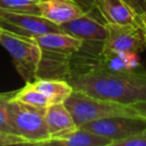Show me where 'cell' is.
I'll return each mask as SVG.
<instances>
[{
  "instance_id": "9a60e30c",
  "label": "cell",
  "mask_w": 146,
  "mask_h": 146,
  "mask_svg": "<svg viewBox=\"0 0 146 146\" xmlns=\"http://www.w3.org/2000/svg\"><path fill=\"white\" fill-rule=\"evenodd\" d=\"M101 65L114 71L133 70L142 67L138 53L128 51L104 54Z\"/></svg>"
},
{
  "instance_id": "7c38bea8",
  "label": "cell",
  "mask_w": 146,
  "mask_h": 146,
  "mask_svg": "<svg viewBox=\"0 0 146 146\" xmlns=\"http://www.w3.org/2000/svg\"><path fill=\"white\" fill-rule=\"evenodd\" d=\"M34 38L44 50L66 55L77 52L84 42L65 32H48Z\"/></svg>"
},
{
  "instance_id": "44dd1931",
  "label": "cell",
  "mask_w": 146,
  "mask_h": 146,
  "mask_svg": "<svg viewBox=\"0 0 146 146\" xmlns=\"http://www.w3.org/2000/svg\"><path fill=\"white\" fill-rule=\"evenodd\" d=\"M134 108V110L136 111V113L138 114V116L146 118V100L145 101H141L135 103L133 105H131Z\"/></svg>"
},
{
  "instance_id": "ba28073f",
  "label": "cell",
  "mask_w": 146,
  "mask_h": 146,
  "mask_svg": "<svg viewBox=\"0 0 146 146\" xmlns=\"http://www.w3.org/2000/svg\"><path fill=\"white\" fill-rule=\"evenodd\" d=\"M60 27L63 32L84 41L104 42L107 36L106 22L96 7L82 16L63 23Z\"/></svg>"
},
{
  "instance_id": "83f0119b",
  "label": "cell",
  "mask_w": 146,
  "mask_h": 146,
  "mask_svg": "<svg viewBox=\"0 0 146 146\" xmlns=\"http://www.w3.org/2000/svg\"><path fill=\"white\" fill-rule=\"evenodd\" d=\"M142 2H143V0H142ZM142 6H143V5H142Z\"/></svg>"
},
{
  "instance_id": "5b68a950",
  "label": "cell",
  "mask_w": 146,
  "mask_h": 146,
  "mask_svg": "<svg viewBox=\"0 0 146 146\" xmlns=\"http://www.w3.org/2000/svg\"><path fill=\"white\" fill-rule=\"evenodd\" d=\"M115 142L133 137L146 128V118L141 116H114L85 123L79 126Z\"/></svg>"
},
{
  "instance_id": "4316f807",
  "label": "cell",
  "mask_w": 146,
  "mask_h": 146,
  "mask_svg": "<svg viewBox=\"0 0 146 146\" xmlns=\"http://www.w3.org/2000/svg\"><path fill=\"white\" fill-rule=\"evenodd\" d=\"M2 31H3V28L1 27V25H0V35H1V33H2Z\"/></svg>"
},
{
  "instance_id": "7a4b0ae2",
  "label": "cell",
  "mask_w": 146,
  "mask_h": 146,
  "mask_svg": "<svg viewBox=\"0 0 146 146\" xmlns=\"http://www.w3.org/2000/svg\"><path fill=\"white\" fill-rule=\"evenodd\" d=\"M0 44L10 54L15 69L26 83L39 78H63L66 59L63 54L44 50L33 37L22 36L3 29Z\"/></svg>"
},
{
  "instance_id": "4fadbf2b",
  "label": "cell",
  "mask_w": 146,
  "mask_h": 146,
  "mask_svg": "<svg viewBox=\"0 0 146 146\" xmlns=\"http://www.w3.org/2000/svg\"><path fill=\"white\" fill-rule=\"evenodd\" d=\"M43 145L54 146H111L112 140L84 128L76 130L59 138L49 139Z\"/></svg>"
},
{
  "instance_id": "ffe728a7",
  "label": "cell",
  "mask_w": 146,
  "mask_h": 146,
  "mask_svg": "<svg viewBox=\"0 0 146 146\" xmlns=\"http://www.w3.org/2000/svg\"><path fill=\"white\" fill-rule=\"evenodd\" d=\"M17 144H28V142L18 135L0 131V146L17 145Z\"/></svg>"
},
{
  "instance_id": "9c48e42d",
  "label": "cell",
  "mask_w": 146,
  "mask_h": 146,
  "mask_svg": "<svg viewBox=\"0 0 146 146\" xmlns=\"http://www.w3.org/2000/svg\"><path fill=\"white\" fill-rule=\"evenodd\" d=\"M95 7L106 23L146 27V16L126 0H95Z\"/></svg>"
},
{
  "instance_id": "30bf717a",
  "label": "cell",
  "mask_w": 146,
  "mask_h": 146,
  "mask_svg": "<svg viewBox=\"0 0 146 146\" xmlns=\"http://www.w3.org/2000/svg\"><path fill=\"white\" fill-rule=\"evenodd\" d=\"M40 15L60 26L86 12L74 0H44L38 2Z\"/></svg>"
},
{
  "instance_id": "cb8c5ba5",
  "label": "cell",
  "mask_w": 146,
  "mask_h": 146,
  "mask_svg": "<svg viewBox=\"0 0 146 146\" xmlns=\"http://www.w3.org/2000/svg\"><path fill=\"white\" fill-rule=\"evenodd\" d=\"M142 5H143V11H144V14L146 16V0H143V2H142Z\"/></svg>"
},
{
  "instance_id": "52a82bcc",
  "label": "cell",
  "mask_w": 146,
  "mask_h": 146,
  "mask_svg": "<svg viewBox=\"0 0 146 146\" xmlns=\"http://www.w3.org/2000/svg\"><path fill=\"white\" fill-rule=\"evenodd\" d=\"M0 25L3 29L27 37H37L48 32H63L61 27L40 15L11 12L0 9Z\"/></svg>"
},
{
  "instance_id": "2e32d148",
  "label": "cell",
  "mask_w": 146,
  "mask_h": 146,
  "mask_svg": "<svg viewBox=\"0 0 146 146\" xmlns=\"http://www.w3.org/2000/svg\"><path fill=\"white\" fill-rule=\"evenodd\" d=\"M13 99L18 100L22 103L28 104L35 107H48L51 101L44 93L38 90L32 83H26L24 87L16 90Z\"/></svg>"
},
{
  "instance_id": "3957f363",
  "label": "cell",
  "mask_w": 146,
  "mask_h": 146,
  "mask_svg": "<svg viewBox=\"0 0 146 146\" xmlns=\"http://www.w3.org/2000/svg\"><path fill=\"white\" fill-rule=\"evenodd\" d=\"M64 103L78 126L114 116H138L131 105L94 97L76 89Z\"/></svg>"
},
{
  "instance_id": "277c9868",
  "label": "cell",
  "mask_w": 146,
  "mask_h": 146,
  "mask_svg": "<svg viewBox=\"0 0 146 146\" xmlns=\"http://www.w3.org/2000/svg\"><path fill=\"white\" fill-rule=\"evenodd\" d=\"M46 108L31 106L12 98L9 103V117L14 134L31 145H43L48 141L50 134L45 121Z\"/></svg>"
},
{
  "instance_id": "8fae6325",
  "label": "cell",
  "mask_w": 146,
  "mask_h": 146,
  "mask_svg": "<svg viewBox=\"0 0 146 146\" xmlns=\"http://www.w3.org/2000/svg\"><path fill=\"white\" fill-rule=\"evenodd\" d=\"M45 121L50 139L62 137L79 127L64 102L49 105L45 111Z\"/></svg>"
},
{
  "instance_id": "7402d4cb",
  "label": "cell",
  "mask_w": 146,
  "mask_h": 146,
  "mask_svg": "<svg viewBox=\"0 0 146 146\" xmlns=\"http://www.w3.org/2000/svg\"><path fill=\"white\" fill-rule=\"evenodd\" d=\"M74 1L78 3L86 12L92 10L95 7V0H74Z\"/></svg>"
},
{
  "instance_id": "603a6c76",
  "label": "cell",
  "mask_w": 146,
  "mask_h": 146,
  "mask_svg": "<svg viewBox=\"0 0 146 146\" xmlns=\"http://www.w3.org/2000/svg\"><path fill=\"white\" fill-rule=\"evenodd\" d=\"M126 1H127L128 3H130V4H131L132 6H134V7H135V8L137 9V10H139L140 12H141V13H143V14H144L143 10H142V7H141V5L139 4V2H138L137 0H126ZM144 15H145V14H144Z\"/></svg>"
},
{
  "instance_id": "d6986e66",
  "label": "cell",
  "mask_w": 146,
  "mask_h": 146,
  "mask_svg": "<svg viewBox=\"0 0 146 146\" xmlns=\"http://www.w3.org/2000/svg\"><path fill=\"white\" fill-rule=\"evenodd\" d=\"M113 146H146V128L144 131L133 137L115 142Z\"/></svg>"
},
{
  "instance_id": "d4e9b609",
  "label": "cell",
  "mask_w": 146,
  "mask_h": 146,
  "mask_svg": "<svg viewBox=\"0 0 146 146\" xmlns=\"http://www.w3.org/2000/svg\"><path fill=\"white\" fill-rule=\"evenodd\" d=\"M29 1H34V2H41V1H44V0H29Z\"/></svg>"
},
{
  "instance_id": "e0dca14e",
  "label": "cell",
  "mask_w": 146,
  "mask_h": 146,
  "mask_svg": "<svg viewBox=\"0 0 146 146\" xmlns=\"http://www.w3.org/2000/svg\"><path fill=\"white\" fill-rule=\"evenodd\" d=\"M0 9L11 12L40 15L38 3L29 0H0Z\"/></svg>"
},
{
  "instance_id": "ac0fdd59",
  "label": "cell",
  "mask_w": 146,
  "mask_h": 146,
  "mask_svg": "<svg viewBox=\"0 0 146 146\" xmlns=\"http://www.w3.org/2000/svg\"><path fill=\"white\" fill-rule=\"evenodd\" d=\"M15 93L16 90L10 92H0V131L11 134H14V131L9 117V103L14 97Z\"/></svg>"
},
{
  "instance_id": "484cf974",
  "label": "cell",
  "mask_w": 146,
  "mask_h": 146,
  "mask_svg": "<svg viewBox=\"0 0 146 146\" xmlns=\"http://www.w3.org/2000/svg\"><path fill=\"white\" fill-rule=\"evenodd\" d=\"M138 2H139V4L141 5V7H142V9H143V6H142V0H137Z\"/></svg>"
},
{
  "instance_id": "6da1fadb",
  "label": "cell",
  "mask_w": 146,
  "mask_h": 146,
  "mask_svg": "<svg viewBox=\"0 0 146 146\" xmlns=\"http://www.w3.org/2000/svg\"><path fill=\"white\" fill-rule=\"evenodd\" d=\"M66 80L74 89L124 105L146 100V70L143 67L114 71L100 65L83 74L69 76Z\"/></svg>"
},
{
  "instance_id": "8992f818",
  "label": "cell",
  "mask_w": 146,
  "mask_h": 146,
  "mask_svg": "<svg viewBox=\"0 0 146 146\" xmlns=\"http://www.w3.org/2000/svg\"><path fill=\"white\" fill-rule=\"evenodd\" d=\"M107 36L103 42L102 54L115 52H135L146 49V27L106 23Z\"/></svg>"
},
{
  "instance_id": "5bb4252c",
  "label": "cell",
  "mask_w": 146,
  "mask_h": 146,
  "mask_svg": "<svg viewBox=\"0 0 146 146\" xmlns=\"http://www.w3.org/2000/svg\"><path fill=\"white\" fill-rule=\"evenodd\" d=\"M31 83L44 93L52 104L65 102L74 90L73 86L66 79L59 78H39Z\"/></svg>"
}]
</instances>
